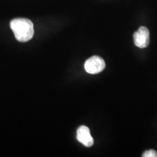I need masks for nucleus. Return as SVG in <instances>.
Wrapping results in <instances>:
<instances>
[{
    "label": "nucleus",
    "instance_id": "nucleus-1",
    "mask_svg": "<svg viewBox=\"0 0 157 157\" xmlns=\"http://www.w3.org/2000/svg\"><path fill=\"white\" fill-rule=\"evenodd\" d=\"M10 28L15 38L21 42H26L32 39L34 34V24L26 18H15L10 22Z\"/></svg>",
    "mask_w": 157,
    "mask_h": 157
},
{
    "label": "nucleus",
    "instance_id": "nucleus-2",
    "mask_svg": "<svg viewBox=\"0 0 157 157\" xmlns=\"http://www.w3.org/2000/svg\"><path fill=\"white\" fill-rule=\"evenodd\" d=\"M105 68V63L101 57L94 56L86 60L84 69L90 74H96L103 71Z\"/></svg>",
    "mask_w": 157,
    "mask_h": 157
},
{
    "label": "nucleus",
    "instance_id": "nucleus-3",
    "mask_svg": "<svg viewBox=\"0 0 157 157\" xmlns=\"http://www.w3.org/2000/svg\"><path fill=\"white\" fill-rule=\"evenodd\" d=\"M135 46L139 48H146L150 43V32L146 27L141 26L133 34Z\"/></svg>",
    "mask_w": 157,
    "mask_h": 157
},
{
    "label": "nucleus",
    "instance_id": "nucleus-4",
    "mask_svg": "<svg viewBox=\"0 0 157 157\" xmlns=\"http://www.w3.org/2000/svg\"><path fill=\"white\" fill-rule=\"evenodd\" d=\"M76 139L86 147H91L94 144L93 137L90 134V130L87 127L80 126L76 132Z\"/></svg>",
    "mask_w": 157,
    "mask_h": 157
},
{
    "label": "nucleus",
    "instance_id": "nucleus-5",
    "mask_svg": "<svg viewBox=\"0 0 157 157\" xmlns=\"http://www.w3.org/2000/svg\"><path fill=\"white\" fill-rule=\"evenodd\" d=\"M143 157H157V151L153 149L146 151L142 155Z\"/></svg>",
    "mask_w": 157,
    "mask_h": 157
}]
</instances>
